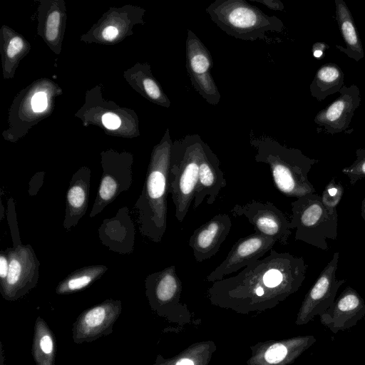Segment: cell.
Segmentation results:
<instances>
[{
    "label": "cell",
    "instance_id": "2",
    "mask_svg": "<svg viewBox=\"0 0 365 365\" xmlns=\"http://www.w3.org/2000/svg\"><path fill=\"white\" fill-rule=\"evenodd\" d=\"M250 144L256 150L255 160L269 166L274 185L281 192L297 198L315 193L308 175L318 160L306 156L299 149L282 145L267 136L252 138Z\"/></svg>",
    "mask_w": 365,
    "mask_h": 365
},
{
    "label": "cell",
    "instance_id": "1",
    "mask_svg": "<svg viewBox=\"0 0 365 365\" xmlns=\"http://www.w3.org/2000/svg\"><path fill=\"white\" fill-rule=\"evenodd\" d=\"M270 251L265 258L251 263L238 274L217 281L214 288L251 289L257 297H263L267 292L285 294L297 291L306 277L307 265L304 258L273 249Z\"/></svg>",
    "mask_w": 365,
    "mask_h": 365
},
{
    "label": "cell",
    "instance_id": "25",
    "mask_svg": "<svg viewBox=\"0 0 365 365\" xmlns=\"http://www.w3.org/2000/svg\"><path fill=\"white\" fill-rule=\"evenodd\" d=\"M60 14L58 11L51 13L46 21V37L50 41H53L58 36Z\"/></svg>",
    "mask_w": 365,
    "mask_h": 365
},
{
    "label": "cell",
    "instance_id": "4",
    "mask_svg": "<svg viewBox=\"0 0 365 365\" xmlns=\"http://www.w3.org/2000/svg\"><path fill=\"white\" fill-rule=\"evenodd\" d=\"M203 140L187 135L173 143L168 173V193L175 206V216L182 222L194 200L199 175Z\"/></svg>",
    "mask_w": 365,
    "mask_h": 365
},
{
    "label": "cell",
    "instance_id": "28",
    "mask_svg": "<svg viewBox=\"0 0 365 365\" xmlns=\"http://www.w3.org/2000/svg\"><path fill=\"white\" fill-rule=\"evenodd\" d=\"M102 122L104 126L108 129H117L120 125V118L114 113H107L102 117Z\"/></svg>",
    "mask_w": 365,
    "mask_h": 365
},
{
    "label": "cell",
    "instance_id": "16",
    "mask_svg": "<svg viewBox=\"0 0 365 365\" xmlns=\"http://www.w3.org/2000/svg\"><path fill=\"white\" fill-rule=\"evenodd\" d=\"M344 74L336 63H328L317 71L309 89L313 97L322 101L327 96L339 92L344 84Z\"/></svg>",
    "mask_w": 365,
    "mask_h": 365
},
{
    "label": "cell",
    "instance_id": "36",
    "mask_svg": "<svg viewBox=\"0 0 365 365\" xmlns=\"http://www.w3.org/2000/svg\"><path fill=\"white\" fill-rule=\"evenodd\" d=\"M361 215L364 221L365 222V197L362 200L361 207Z\"/></svg>",
    "mask_w": 365,
    "mask_h": 365
},
{
    "label": "cell",
    "instance_id": "27",
    "mask_svg": "<svg viewBox=\"0 0 365 365\" xmlns=\"http://www.w3.org/2000/svg\"><path fill=\"white\" fill-rule=\"evenodd\" d=\"M31 107L35 112H42L47 107L46 95L43 92L34 94L31 98Z\"/></svg>",
    "mask_w": 365,
    "mask_h": 365
},
{
    "label": "cell",
    "instance_id": "5",
    "mask_svg": "<svg viewBox=\"0 0 365 365\" xmlns=\"http://www.w3.org/2000/svg\"><path fill=\"white\" fill-rule=\"evenodd\" d=\"M205 11L222 31L244 41L265 40L268 32H282L284 28L279 18L245 0H216Z\"/></svg>",
    "mask_w": 365,
    "mask_h": 365
},
{
    "label": "cell",
    "instance_id": "18",
    "mask_svg": "<svg viewBox=\"0 0 365 365\" xmlns=\"http://www.w3.org/2000/svg\"><path fill=\"white\" fill-rule=\"evenodd\" d=\"M149 280L153 283L156 297L161 302L171 300L180 291L181 283L175 265L153 273Z\"/></svg>",
    "mask_w": 365,
    "mask_h": 365
},
{
    "label": "cell",
    "instance_id": "20",
    "mask_svg": "<svg viewBox=\"0 0 365 365\" xmlns=\"http://www.w3.org/2000/svg\"><path fill=\"white\" fill-rule=\"evenodd\" d=\"M355 153L356 158L354 163L341 170L349 178L351 185H354L359 180L365 178V149L358 148Z\"/></svg>",
    "mask_w": 365,
    "mask_h": 365
},
{
    "label": "cell",
    "instance_id": "29",
    "mask_svg": "<svg viewBox=\"0 0 365 365\" xmlns=\"http://www.w3.org/2000/svg\"><path fill=\"white\" fill-rule=\"evenodd\" d=\"M24 47V42L19 37H14L11 39L8 48L7 55L9 58H14Z\"/></svg>",
    "mask_w": 365,
    "mask_h": 365
},
{
    "label": "cell",
    "instance_id": "21",
    "mask_svg": "<svg viewBox=\"0 0 365 365\" xmlns=\"http://www.w3.org/2000/svg\"><path fill=\"white\" fill-rule=\"evenodd\" d=\"M344 187L340 182L332 178L326 185L322 195V200L324 206L329 210H336L342 199Z\"/></svg>",
    "mask_w": 365,
    "mask_h": 365
},
{
    "label": "cell",
    "instance_id": "35",
    "mask_svg": "<svg viewBox=\"0 0 365 365\" xmlns=\"http://www.w3.org/2000/svg\"><path fill=\"white\" fill-rule=\"evenodd\" d=\"M176 365H194L193 362L187 359H183L179 361Z\"/></svg>",
    "mask_w": 365,
    "mask_h": 365
},
{
    "label": "cell",
    "instance_id": "11",
    "mask_svg": "<svg viewBox=\"0 0 365 365\" xmlns=\"http://www.w3.org/2000/svg\"><path fill=\"white\" fill-rule=\"evenodd\" d=\"M364 317V300L355 289L348 286L328 310L319 316V320L336 334L354 327Z\"/></svg>",
    "mask_w": 365,
    "mask_h": 365
},
{
    "label": "cell",
    "instance_id": "17",
    "mask_svg": "<svg viewBox=\"0 0 365 365\" xmlns=\"http://www.w3.org/2000/svg\"><path fill=\"white\" fill-rule=\"evenodd\" d=\"M186 68L189 76L210 73L213 66L212 56L200 38L187 30L185 43Z\"/></svg>",
    "mask_w": 365,
    "mask_h": 365
},
{
    "label": "cell",
    "instance_id": "30",
    "mask_svg": "<svg viewBox=\"0 0 365 365\" xmlns=\"http://www.w3.org/2000/svg\"><path fill=\"white\" fill-rule=\"evenodd\" d=\"M253 1L260 3L267 8L274 11H282L284 10V4L279 0H252Z\"/></svg>",
    "mask_w": 365,
    "mask_h": 365
},
{
    "label": "cell",
    "instance_id": "6",
    "mask_svg": "<svg viewBox=\"0 0 365 365\" xmlns=\"http://www.w3.org/2000/svg\"><path fill=\"white\" fill-rule=\"evenodd\" d=\"M290 227L296 230V240L328 250L327 240L338 235L337 210L327 208L317 194L301 196L292 202Z\"/></svg>",
    "mask_w": 365,
    "mask_h": 365
},
{
    "label": "cell",
    "instance_id": "15",
    "mask_svg": "<svg viewBox=\"0 0 365 365\" xmlns=\"http://www.w3.org/2000/svg\"><path fill=\"white\" fill-rule=\"evenodd\" d=\"M34 254L28 247H19L9 255V272L4 279L7 288H17L37 272Z\"/></svg>",
    "mask_w": 365,
    "mask_h": 365
},
{
    "label": "cell",
    "instance_id": "8",
    "mask_svg": "<svg viewBox=\"0 0 365 365\" xmlns=\"http://www.w3.org/2000/svg\"><path fill=\"white\" fill-rule=\"evenodd\" d=\"M339 258V253L336 252L307 294L299 313L302 323L324 314L334 302L339 289L346 282L336 278Z\"/></svg>",
    "mask_w": 365,
    "mask_h": 365
},
{
    "label": "cell",
    "instance_id": "7",
    "mask_svg": "<svg viewBox=\"0 0 365 365\" xmlns=\"http://www.w3.org/2000/svg\"><path fill=\"white\" fill-rule=\"evenodd\" d=\"M234 216H244L254 226L255 232L270 237L287 245L292 235L290 221L271 202L251 201L235 205L231 210Z\"/></svg>",
    "mask_w": 365,
    "mask_h": 365
},
{
    "label": "cell",
    "instance_id": "33",
    "mask_svg": "<svg viewBox=\"0 0 365 365\" xmlns=\"http://www.w3.org/2000/svg\"><path fill=\"white\" fill-rule=\"evenodd\" d=\"M41 350L46 354H50L53 350V342L50 336H44L40 341Z\"/></svg>",
    "mask_w": 365,
    "mask_h": 365
},
{
    "label": "cell",
    "instance_id": "10",
    "mask_svg": "<svg viewBox=\"0 0 365 365\" xmlns=\"http://www.w3.org/2000/svg\"><path fill=\"white\" fill-rule=\"evenodd\" d=\"M339 93L340 96L319 110L314 118L316 124L330 134L348 133L354 112L361 104V94L357 86H344Z\"/></svg>",
    "mask_w": 365,
    "mask_h": 365
},
{
    "label": "cell",
    "instance_id": "19",
    "mask_svg": "<svg viewBox=\"0 0 365 365\" xmlns=\"http://www.w3.org/2000/svg\"><path fill=\"white\" fill-rule=\"evenodd\" d=\"M106 270L104 267H90L74 273L61 285L62 292L81 289L89 284Z\"/></svg>",
    "mask_w": 365,
    "mask_h": 365
},
{
    "label": "cell",
    "instance_id": "32",
    "mask_svg": "<svg viewBox=\"0 0 365 365\" xmlns=\"http://www.w3.org/2000/svg\"><path fill=\"white\" fill-rule=\"evenodd\" d=\"M9 272V259L6 256L1 255L0 257V277L2 280L7 277Z\"/></svg>",
    "mask_w": 365,
    "mask_h": 365
},
{
    "label": "cell",
    "instance_id": "3",
    "mask_svg": "<svg viewBox=\"0 0 365 365\" xmlns=\"http://www.w3.org/2000/svg\"><path fill=\"white\" fill-rule=\"evenodd\" d=\"M173 142L167 132L152 159L141 200L142 230L155 242H160L167 227L168 173Z\"/></svg>",
    "mask_w": 365,
    "mask_h": 365
},
{
    "label": "cell",
    "instance_id": "31",
    "mask_svg": "<svg viewBox=\"0 0 365 365\" xmlns=\"http://www.w3.org/2000/svg\"><path fill=\"white\" fill-rule=\"evenodd\" d=\"M329 46L322 42H317L312 46V55L316 58H320L324 54V51L329 48Z\"/></svg>",
    "mask_w": 365,
    "mask_h": 365
},
{
    "label": "cell",
    "instance_id": "22",
    "mask_svg": "<svg viewBox=\"0 0 365 365\" xmlns=\"http://www.w3.org/2000/svg\"><path fill=\"white\" fill-rule=\"evenodd\" d=\"M86 200V192L84 186L80 184L72 185L67 193V201L69 207L80 210L84 207Z\"/></svg>",
    "mask_w": 365,
    "mask_h": 365
},
{
    "label": "cell",
    "instance_id": "12",
    "mask_svg": "<svg viewBox=\"0 0 365 365\" xmlns=\"http://www.w3.org/2000/svg\"><path fill=\"white\" fill-rule=\"evenodd\" d=\"M232 227L227 214H217L196 229L189 239V246L197 262L210 259L220 250Z\"/></svg>",
    "mask_w": 365,
    "mask_h": 365
},
{
    "label": "cell",
    "instance_id": "34",
    "mask_svg": "<svg viewBox=\"0 0 365 365\" xmlns=\"http://www.w3.org/2000/svg\"><path fill=\"white\" fill-rule=\"evenodd\" d=\"M118 34V29L114 26H108L103 31L102 35L104 39L112 41Z\"/></svg>",
    "mask_w": 365,
    "mask_h": 365
},
{
    "label": "cell",
    "instance_id": "9",
    "mask_svg": "<svg viewBox=\"0 0 365 365\" xmlns=\"http://www.w3.org/2000/svg\"><path fill=\"white\" fill-rule=\"evenodd\" d=\"M275 243L277 242L273 238L256 232L240 238L223 262L207 275V280L219 281L223 277L246 267L271 250Z\"/></svg>",
    "mask_w": 365,
    "mask_h": 365
},
{
    "label": "cell",
    "instance_id": "14",
    "mask_svg": "<svg viewBox=\"0 0 365 365\" xmlns=\"http://www.w3.org/2000/svg\"><path fill=\"white\" fill-rule=\"evenodd\" d=\"M335 14L346 47L335 46L348 57L358 62L364 58V51L351 13L343 0H335Z\"/></svg>",
    "mask_w": 365,
    "mask_h": 365
},
{
    "label": "cell",
    "instance_id": "13",
    "mask_svg": "<svg viewBox=\"0 0 365 365\" xmlns=\"http://www.w3.org/2000/svg\"><path fill=\"white\" fill-rule=\"evenodd\" d=\"M226 185L227 182L218 158L210 146L203 142L193 208H197L205 199L208 205L214 204L221 190Z\"/></svg>",
    "mask_w": 365,
    "mask_h": 365
},
{
    "label": "cell",
    "instance_id": "26",
    "mask_svg": "<svg viewBox=\"0 0 365 365\" xmlns=\"http://www.w3.org/2000/svg\"><path fill=\"white\" fill-rule=\"evenodd\" d=\"M106 312L104 308L98 307L91 309L85 316L84 321L87 326L96 327L100 325L104 320Z\"/></svg>",
    "mask_w": 365,
    "mask_h": 365
},
{
    "label": "cell",
    "instance_id": "24",
    "mask_svg": "<svg viewBox=\"0 0 365 365\" xmlns=\"http://www.w3.org/2000/svg\"><path fill=\"white\" fill-rule=\"evenodd\" d=\"M288 354V349L282 344H274L265 352V359L269 364L282 361Z\"/></svg>",
    "mask_w": 365,
    "mask_h": 365
},
{
    "label": "cell",
    "instance_id": "23",
    "mask_svg": "<svg viewBox=\"0 0 365 365\" xmlns=\"http://www.w3.org/2000/svg\"><path fill=\"white\" fill-rule=\"evenodd\" d=\"M117 190L118 183L110 175H106L101 180L98 196L101 201L109 202L115 196Z\"/></svg>",
    "mask_w": 365,
    "mask_h": 365
}]
</instances>
